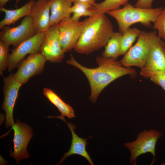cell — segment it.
Segmentation results:
<instances>
[{"mask_svg":"<svg viewBox=\"0 0 165 165\" xmlns=\"http://www.w3.org/2000/svg\"><path fill=\"white\" fill-rule=\"evenodd\" d=\"M98 67L89 68L77 62L72 55L66 61L68 64L80 70L85 75L89 83L91 89L90 100L95 103L102 90L112 82L123 76H134L135 70L131 67H125L120 61L111 58L98 56L96 58Z\"/></svg>","mask_w":165,"mask_h":165,"instance_id":"obj_1","label":"cell"},{"mask_svg":"<svg viewBox=\"0 0 165 165\" xmlns=\"http://www.w3.org/2000/svg\"><path fill=\"white\" fill-rule=\"evenodd\" d=\"M84 20L74 49L78 53L88 55L105 46L114 32L113 26L105 14H96Z\"/></svg>","mask_w":165,"mask_h":165,"instance_id":"obj_2","label":"cell"},{"mask_svg":"<svg viewBox=\"0 0 165 165\" xmlns=\"http://www.w3.org/2000/svg\"><path fill=\"white\" fill-rule=\"evenodd\" d=\"M163 9L162 7L142 9L128 3L122 8L109 11L107 13L116 20L119 32L122 34L131 25L137 23L151 27V23L155 22Z\"/></svg>","mask_w":165,"mask_h":165,"instance_id":"obj_3","label":"cell"},{"mask_svg":"<svg viewBox=\"0 0 165 165\" xmlns=\"http://www.w3.org/2000/svg\"><path fill=\"white\" fill-rule=\"evenodd\" d=\"M158 37L155 31H141L136 43L124 54L120 61L121 64L125 67L136 66L141 68Z\"/></svg>","mask_w":165,"mask_h":165,"instance_id":"obj_4","label":"cell"},{"mask_svg":"<svg viewBox=\"0 0 165 165\" xmlns=\"http://www.w3.org/2000/svg\"><path fill=\"white\" fill-rule=\"evenodd\" d=\"M1 29L0 41L14 47L36 33L30 16H25L20 24L16 27L6 26Z\"/></svg>","mask_w":165,"mask_h":165,"instance_id":"obj_5","label":"cell"},{"mask_svg":"<svg viewBox=\"0 0 165 165\" xmlns=\"http://www.w3.org/2000/svg\"><path fill=\"white\" fill-rule=\"evenodd\" d=\"M162 135L155 130L151 129L148 131L145 130L139 133L135 141L125 143L124 146L130 152V163L136 165L137 157L147 152L151 153L155 157L156 143Z\"/></svg>","mask_w":165,"mask_h":165,"instance_id":"obj_6","label":"cell"},{"mask_svg":"<svg viewBox=\"0 0 165 165\" xmlns=\"http://www.w3.org/2000/svg\"><path fill=\"white\" fill-rule=\"evenodd\" d=\"M46 37V32H38L12 50L7 59L8 72H11L28 54L39 52Z\"/></svg>","mask_w":165,"mask_h":165,"instance_id":"obj_7","label":"cell"},{"mask_svg":"<svg viewBox=\"0 0 165 165\" xmlns=\"http://www.w3.org/2000/svg\"><path fill=\"white\" fill-rule=\"evenodd\" d=\"M85 20L75 21L71 16L64 18L57 24L61 48L65 53L74 49L81 34Z\"/></svg>","mask_w":165,"mask_h":165,"instance_id":"obj_8","label":"cell"},{"mask_svg":"<svg viewBox=\"0 0 165 165\" xmlns=\"http://www.w3.org/2000/svg\"><path fill=\"white\" fill-rule=\"evenodd\" d=\"M160 72H165V43L159 37L150 49L145 64L140 68V74L145 78H149Z\"/></svg>","mask_w":165,"mask_h":165,"instance_id":"obj_9","label":"cell"},{"mask_svg":"<svg viewBox=\"0 0 165 165\" xmlns=\"http://www.w3.org/2000/svg\"><path fill=\"white\" fill-rule=\"evenodd\" d=\"M47 61L40 53L29 54L18 64L17 71L13 74L15 79L22 84H26L32 77L40 74Z\"/></svg>","mask_w":165,"mask_h":165,"instance_id":"obj_10","label":"cell"},{"mask_svg":"<svg viewBox=\"0 0 165 165\" xmlns=\"http://www.w3.org/2000/svg\"><path fill=\"white\" fill-rule=\"evenodd\" d=\"M14 131L13 142L14 151H10V156L15 160L17 164L22 160L27 158L30 156L27 148L31 138L33 136L32 128L27 124L17 119L12 126L11 130Z\"/></svg>","mask_w":165,"mask_h":165,"instance_id":"obj_11","label":"cell"},{"mask_svg":"<svg viewBox=\"0 0 165 165\" xmlns=\"http://www.w3.org/2000/svg\"><path fill=\"white\" fill-rule=\"evenodd\" d=\"M47 61L60 63L64 59L65 53L61 46L57 24L50 26L46 32V37L39 52Z\"/></svg>","mask_w":165,"mask_h":165,"instance_id":"obj_12","label":"cell"},{"mask_svg":"<svg viewBox=\"0 0 165 165\" xmlns=\"http://www.w3.org/2000/svg\"><path fill=\"white\" fill-rule=\"evenodd\" d=\"M3 82L4 99L2 107L6 114L5 126L8 128L15 123L13 110L19 90L22 84L14 78L13 74L4 77Z\"/></svg>","mask_w":165,"mask_h":165,"instance_id":"obj_13","label":"cell"},{"mask_svg":"<svg viewBox=\"0 0 165 165\" xmlns=\"http://www.w3.org/2000/svg\"><path fill=\"white\" fill-rule=\"evenodd\" d=\"M50 11L48 0L34 1L31 16L36 33L46 32L50 27Z\"/></svg>","mask_w":165,"mask_h":165,"instance_id":"obj_14","label":"cell"},{"mask_svg":"<svg viewBox=\"0 0 165 165\" xmlns=\"http://www.w3.org/2000/svg\"><path fill=\"white\" fill-rule=\"evenodd\" d=\"M64 117L61 115L57 116H48L49 118H57L64 121L68 126L72 135L71 145L69 150L68 152L64 153L63 157L57 165L62 164L66 158L73 155L82 156L87 160L90 165H94L90 156L86 150V146L87 144L86 141L87 139H83L79 137L74 131L76 127L75 125L72 123H67Z\"/></svg>","mask_w":165,"mask_h":165,"instance_id":"obj_15","label":"cell"},{"mask_svg":"<svg viewBox=\"0 0 165 165\" xmlns=\"http://www.w3.org/2000/svg\"><path fill=\"white\" fill-rule=\"evenodd\" d=\"M50 9V26L58 24L64 18L71 16L69 10L72 0H48Z\"/></svg>","mask_w":165,"mask_h":165,"instance_id":"obj_16","label":"cell"},{"mask_svg":"<svg viewBox=\"0 0 165 165\" xmlns=\"http://www.w3.org/2000/svg\"><path fill=\"white\" fill-rule=\"evenodd\" d=\"M33 2L31 0L20 8L14 10L7 9L4 7L0 8V11L5 14L4 18L0 22V29L5 26L15 24L23 17L31 16Z\"/></svg>","mask_w":165,"mask_h":165,"instance_id":"obj_17","label":"cell"},{"mask_svg":"<svg viewBox=\"0 0 165 165\" xmlns=\"http://www.w3.org/2000/svg\"><path fill=\"white\" fill-rule=\"evenodd\" d=\"M43 94L48 99L57 107L61 115L69 119L75 117L73 108L64 102L51 89L45 88L43 90Z\"/></svg>","mask_w":165,"mask_h":165,"instance_id":"obj_18","label":"cell"},{"mask_svg":"<svg viewBox=\"0 0 165 165\" xmlns=\"http://www.w3.org/2000/svg\"><path fill=\"white\" fill-rule=\"evenodd\" d=\"M122 34L114 32L105 46L102 57L117 60L120 56L121 40Z\"/></svg>","mask_w":165,"mask_h":165,"instance_id":"obj_19","label":"cell"},{"mask_svg":"<svg viewBox=\"0 0 165 165\" xmlns=\"http://www.w3.org/2000/svg\"><path fill=\"white\" fill-rule=\"evenodd\" d=\"M72 6L70 8V13L72 14L71 18L74 20L79 21L82 16H92L96 14V13L93 6L90 4L74 2Z\"/></svg>","mask_w":165,"mask_h":165,"instance_id":"obj_20","label":"cell"},{"mask_svg":"<svg viewBox=\"0 0 165 165\" xmlns=\"http://www.w3.org/2000/svg\"><path fill=\"white\" fill-rule=\"evenodd\" d=\"M128 0H104L99 3H95L93 7L96 14L103 15L109 11L118 9L121 6H124L128 3Z\"/></svg>","mask_w":165,"mask_h":165,"instance_id":"obj_21","label":"cell"},{"mask_svg":"<svg viewBox=\"0 0 165 165\" xmlns=\"http://www.w3.org/2000/svg\"><path fill=\"white\" fill-rule=\"evenodd\" d=\"M141 31L137 28L130 27L122 34L120 56L124 55L131 47Z\"/></svg>","mask_w":165,"mask_h":165,"instance_id":"obj_22","label":"cell"},{"mask_svg":"<svg viewBox=\"0 0 165 165\" xmlns=\"http://www.w3.org/2000/svg\"><path fill=\"white\" fill-rule=\"evenodd\" d=\"M9 46L0 41V74L3 76V71L7 68V59Z\"/></svg>","mask_w":165,"mask_h":165,"instance_id":"obj_23","label":"cell"},{"mask_svg":"<svg viewBox=\"0 0 165 165\" xmlns=\"http://www.w3.org/2000/svg\"><path fill=\"white\" fill-rule=\"evenodd\" d=\"M154 24V28L158 31V36L165 41V7Z\"/></svg>","mask_w":165,"mask_h":165,"instance_id":"obj_24","label":"cell"},{"mask_svg":"<svg viewBox=\"0 0 165 165\" xmlns=\"http://www.w3.org/2000/svg\"><path fill=\"white\" fill-rule=\"evenodd\" d=\"M149 79L151 81L160 86L165 91V72L156 73L152 75Z\"/></svg>","mask_w":165,"mask_h":165,"instance_id":"obj_25","label":"cell"},{"mask_svg":"<svg viewBox=\"0 0 165 165\" xmlns=\"http://www.w3.org/2000/svg\"><path fill=\"white\" fill-rule=\"evenodd\" d=\"M153 0H138L134 6L135 7L142 9H151L152 8Z\"/></svg>","mask_w":165,"mask_h":165,"instance_id":"obj_26","label":"cell"},{"mask_svg":"<svg viewBox=\"0 0 165 165\" xmlns=\"http://www.w3.org/2000/svg\"><path fill=\"white\" fill-rule=\"evenodd\" d=\"M72 2H79L88 4L93 6L96 2L95 0H72Z\"/></svg>","mask_w":165,"mask_h":165,"instance_id":"obj_27","label":"cell"},{"mask_svg":"<svg viewBox=\"0 0 165 165\" xmlns=\"http://www.w3.org/2000/svg\"><path fill=\"white\" fill-rule=\"evenodd\" d=\"M10 0H0V8L4 7V6Z\"/></svg>","mask_w":165,"mask_h":165,"instance_id":"obj_28","label":"cell"},{"mask_svg":"<svg viewBox=\"0 0 165 165\" xmlns=\"http://www.w3.org/2000/svg\"><path fill=\"white\" fill-rule=\"evenodd\" d=\"M20 0H15L16 5L18 3Z\"/></svg>","mask_w":165,"mask_h":165,"instance_id":"obj_29","label":"cell"}]
</instances>
